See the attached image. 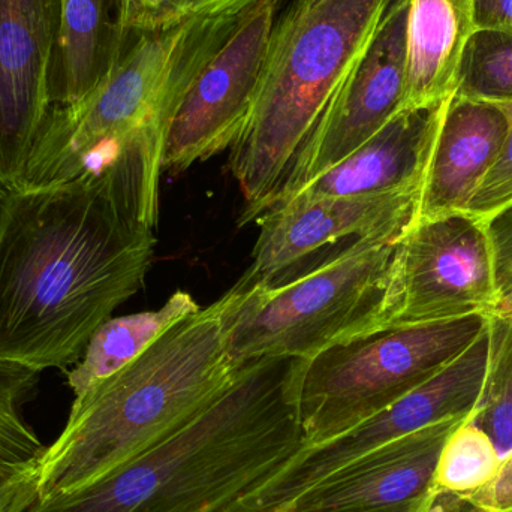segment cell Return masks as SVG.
Segmentation results:
<instances>
[{
  "mask_svg": "<svg viewBox=\"0 0 512 512\" xmlns=\"http://www.w3.org/2000/svg\"><path fill=\"white\" fill-rule=\"evenodd\" d=\"M393 2L291 0L277 15L254 105L228 162L246 201L240 225L256 221L273 206Z\"/></svg>",
  "mask_w": 512,
  "mask_h": 512,
  "instance_id": "obj_5",
  "label": "cell"
},
{
  "mask_svg": "<svg viewBox=\"0 0 512 512\" xmlns=\"http://www.w3.org/2000/svg\"><path fill=\"white\" fill-rule=\"evenodd\" d=\"M430 512H501L478 504L465 496L451 495V493H436Z\"/></svg>",
  "mask_w": 512,
  "mask_h": 512,
  "instance_id": "obj_29",
  "label": "cell"
},
{
  "mask_svg": "<svg viewBox=\"0 0 512 512\" xmlns=\"http://www.w3.org/2000/svg\"><path fill=\"white\" fill-rule=\"evenodd\" d=\"M280 0H256L186 90L165 141L162 170L179 174L234 141L254 105Z\"/></svg>",
  "mask_w": 512,
  "mask_h": 512,
  "instance_id": "obj_9",
  "label": "cell"
},
{
  "mask_svg": "<svg viewBox=\"0 0 512 512\" xmlns=\"http://www.w3.org/2000/svg\"><path fill=\"white\" fill-rule=\"evenodd\" d=\"M303 360L240 364L230 387L179 430L90 486L27 512H221L304 447Z\"/></svg>",
  "mask_w": 512,
  "mask_h": 512,
  "instance_id": "obj_3",
  "label": "cell"
},
{
  "mask_svg": "<svg viewBox=\"0 0 512 512\" xmlns=\"http://www.w3.org/2000/svg\"><path fill=\"white\" fill-rule=\"evenodd\" d=\"M471 417L418 430L358 457L283 512H430L442 450L451 433Z\"/></svg>",
  "mask_w": 512,
  "mask_h": 512,
  "instance_id": "obj_13",
  "label": "cell"
},
{
  "mask_svg": "<svg viewBox=\"0 0 512 512\" xmlns=\"http://www.w3.org/2000/svg\"><path fill=\"white\" fill-rule=\"evenodd\" d=\"M448 99L429 107L403 108L363 146L310 180L285 203L423 188Z\"/></svg>",
  "mask_w": 512,
  "mask_h": 512,
  "instance_id": "obj_14",
  "label": "cell"
},
{
  "mask_svg": "<svg viewBox=\"0 0 512 512\" xmlns=\"http://www.w3.org/2000/svg\"><path fill=\"white\" fill-rule=\"evenodd\" d=\"M200 310L191 294L177 291L161 309L105 321L90 337L80 363L68 373L75 399L128 366L162 334Z\"/></svg>",
  "mask_w": 512,
  "mask_h": 512,
  "instance_id": "obj_18",
  "label": "cell"
},
{
  "mask_svg": "<svg viewBox=\"0 0 512 512\" xmlns=\"http://www.w3.org/2000/svg\"><path fill=\"white\" fill-rule=\"evenodd\" d=\"M399 240H361L277 285L233 286L225 310L233 363L262 357L309 360L388 327Z\"/></svg>",
  "mask_w": 512,
  "mask_h": 512,
  "instance_id": "obj_6",
  "label": "cell"
},
{
  "mask_svg": "<svg viewBox=\"0 0 512 512\" xmlns=\"http://www.w3.org/2000/svg\"><path fill=\"white\" fill-rule=\"evenodd\" d=\"M508 119V132L501 155L481 182L466 213L483 224L512 206V101L495 102Z\"/></svg>",
  "mask_w": 512,
  "mask_h": 512,
  "instance_id": "obj_23",
  "label": "cell"
},
{
  "mask_svg": "<svg viewBox=\"0 0 512 512\" xmlns=\"http://www.w3.org/2000/svg\"><path fill=\"white\" fill-rule=\"evenodd\" d=\"M117 20L122 38L152 32L179 23L176 0H117Z\"/></svg>",
  "mask_w": 512,
  "mask_h": 512,
  "instance_id": "obj_24",
  "label": "cell"
},
{
  "mask_svg": "<svg viewBox=\"0 0 512 512\" xmlns=\"http://www.w3.org/2000/svg\"><path fill=\"white\" fill-rule=\"evenodd\" d=\"M227 307L225 294L74 400L65 429L39 459L38 502L101 480L179 430L230 387L240 364L227 351Z\"/></svg>",
  "mask_w": 512,
  "mask_h": 512,
  "instance_id": "obj_4",
  "label": "cell"
},
{
  "mask_svg": "<svg viewBox=\"0 0 512 512\" xmlns=\"http://www.w3.org/2000/svg\"><path fill=\"white\" fill-rule=\"evenodd\" d=\"M409 8L411 0L391 3L375 38L331 99L271 207L291 200L403 110Z\"/></svg>",
  "mask_w": 512,
  "mask_h": 512,
  "instance_id": "obj_10",
  "label": "cell"
},
{
  "mask_svg": "<svg viewBox=\"0 0 512 512\" xmlns=\"http://www.w3.org/2000/svg\"><path fill=\"white\" fill-rule=\"evenodd\" d=\"M38 463L0 478V512H27L38 502Z\"/></svg>",
  "mask_w": 512,
  "mask_h": 512,
  "instance_id": "obj_26",
  "label": "cell"
},
{
  "mask_svg": "<svg viewBox=\"0 0 512 512\" xmlns=\"http://www.w3.org/2000/svg\"><path fill=\"white\" fill-rule=\"evenodd\" d=\"M489 315L373 331L303 360L298 415L304 447L321 444L402 399L481 336Z\"/></svg>",
  "mask_w": 512,
  "mask_h": 512,
  "instance_id": "obj_7",
  "label": "cell"
},
{
  "mask_svg": "<svg viewBox=\"0 0 512 512\" xmlns=\"http://www.w3.org/2000/svg\"><path fill=\"white\" fill-rule=\"evenodd\" d=\"M454 96L474 101H512V35L475 29L457 69Z\"/></svg>",
  "mask_w": 512,
  "mask_h": 512,
  "instance_id": "obj_21",
  "label": "cell"
},
{
  "mask_svg": "<svg viewBox=\"0 0 512 512\" xmlns=\"http://www.w3.org/2000/svg\"><path fill=\"white\" fill-rule=\"evenodd\" d=\"M474 26L512 35V0H474Z\"/></svg>",
  "mask_w": 512,
  "mask_h": 512,
  "instance_id": "obj_28",
  "label": "cell"
},
{
  "mask_svg": "<svg viewBox=\"0 0 512 512\" xmlns=\"http://www.w3.org/2000/svg\"><path fill=\"white\" fill-rule=\"evenodd\" d=\"M156 239L102 174L0 188V361L66 370L134 297Z\"/></svg>",
  "mask_w": 512,
  "mask_h": 512,
  "instance_id": "obj_1",
  "label": "cell"
},
{
  "mask_svg": "<svg viewBox=\"0 0 512 512\" xmlns=\"http://www.w3.org/2000/svg\"><path fill=\"white\" fill-rule=\"evenodd\" d=\"M0 478H3V477H0Z\"/></svg>",
  "mask_w": 512,
  "mask_h": 512,
  "instance_id": "obj_30",
  "label": "cell"
},
{
  "mask_svg": "<svg viewBox=\"0 0 512 512\" xmlns=\"http://www.w3.org/2000/svg\"><path fill=\"white\" fill-rule=\"evenodd\" d=\"M495 261L499 300L512 288V206L487 224Z\"/></svg>",
  "mask_w": 512,
  "mask_h": 512,
  "instance_id": "obj_25",
  "label": "cell"
},
{
  "mask_svg": "<svg viewBox=\"0 0 512 512\" xmlns=\"http://www.w3.org/2000/svg\"><path fill=\"white\" fill-rule=\"evenodd\" d=\"M498 301L489 230L468 213L417 222L397 243L388 327L489 315Z\"/></svg>",
  "mask_w": 512,
  "mask_h": 512,
  "instance_id": "obj_8",
  "label": "cell"
},
{
  "mask_svg": "<svg viewBox=\"0 0 512 512\" xmlns=\"http://www.w3.org/2000/svg\"><path fill=\"white\" fill-rule=\"evenodd\" d=\"M240 14L185 18L129 35L113 68L90 95L68 107H51L20 189L71 182L90 171L105 174L140 222L153 230L174 114Z\"/></svg>",
  "mask_w": 512,
  "mask_h": 512,
  "instance_id": "obj_2",
  "label": "cell"
},
{
  "mask_svg": "<svg viewBox=\"0 0 512 512\" xmlns=\"http://www.w3.org/2000/svg\"><path fill=\"white\" fill-rule=\"evenodd\" d=\"M421 189L361 197L289 201L262 213L252 264L236 288L273 285L325 249L361 240H400L415 221ZM297 270V268H295ZM292 273V271H291ZM288 276V274H286Z\"/></svg>",
  "mask_w": 512,
  "mask_h": 512,
  "instance_id": "obj_11",
  "label": "cell"
},
{
  "mask_svg": "<svg viewBox=\"0 0 512 512\" xmlns=\"http://www.w3.org/2000/svg\"><path fill=\"white\" fill-rule=\"evenodd\" d=\"M472 421L492 439L501 459L512 454V315H489V372Z\"/></svg>",
  "mask_w": 512,
  "mask_h": 512,
  "instance_id": "obj_20",
  "label": "cell"
},
{
  "mask_svg": "<svg viewBox=\"0 0 512 512\" xmlns=\"http://www.w3.org/2000/svg\"><path fill=\"white\" fill-rule=\"evenodd\" d=\"M60 0H0V188L20 189L50 113Z\"/></svg>",
  "mask_w": 512,
  "mask_h": 512,
  "instance_id": "obj_12",
  "label": "cell"
},
{
  "mask_svg": "<svg viewBox=\"0 0 512 512\" xmlns=\"http://www.w3.org/2000/svg\"><path fill=\"white\" fill-rule=\"evenodd\" d=\"M125 44L117 0H60L51 105L68 107L90 95L107 77Z\"/></svg>",
  "mask_w": 512,
  "mask_h": 512,
  "instance_id": "obj_17",
  "label": "cell"
},
{
  "mask_svg": "<svg viewBox=\"0 0 512 512\" xmlns=\"http://www.w3.org/2000/svg\"><path fill=\"white\" fill-rule=\"evenodd\" d=\"M472 417L451 433L442 450L436 469L438 492L468 498L486 489L499 474L501 456Z\"/></svg>",
  "mask_w": 512,
  "mask_h": 512,
  "instance_id": "obj_22",
  "label": "cell"
},
{
  "mask_svg": "<svg viewBox=\"0 0 512 512\" xmlns=\"http://www.w3.org/2000/svg\"><path fill=\"white\" fill-rule=\"evenodd\" d=\"M507 132V116L495 102L451 95L424 177L414 224L466 213L484 177L498 161Z\"/></svg>",
  "mask_w": 512,
  "mask_h": 512,
  "instance_id": "obj_15",
  "label": "cell"
},
{
  "mask_svg": "<svg viewBox=\"0 0 512 512\" xmlns=\"http://www.w3.org/2000/svg\"><path fill=\"white\" fill-rule=\"evenodd\" d=\"M39 375L32 367L0 361V477L38 462L47 448L23 415V406L35 396Z\"/></svg>",
  "mask_w": 512,
  "mask_h": 512,
  "instance_id": "obj_19",
  "label": "cell"
},
{
  "mask_svg": "<svg viewBox=\"0 0 512 512\" xmlns=\"http://www.w3.org/2000/svg\"><path fill=\"white\" fill-rule=\"evenodd\" d=\"M474 30V0H411L403 108L429 107L453 95Z\"/></svg>",
  "mask_w": 512,
  "mask_h": 512,
  "instance_id": "obj_16",
  "label": "cell"
},
{
  "mask_svg": "<svg viewBox=\"0 0 512 512\" xmlns=\"http://www.w3.org/2000/svg\"><path fill=\"white\" fill-rule=\"evenodd\" d=\"M256 0H176L177 21L191 17H228L240 14Z\"/></svg>",
  "mask_w": 512,
  "mask_h": 512,
  "instance_id": "obj_27",
  "label": "cell"
}]
</instances>
